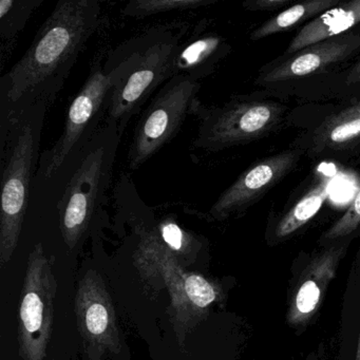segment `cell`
Returning a JSON list of instances; mask_svg holds the SVG:
<instances>
[{
  "label": "cell",
  "mask_w": 360,
  "mask_h": 360,
  "mask_svg": "<svg viewBox=\"0 0 360 360\" xmlns=\"http://www.w3.org/2000/svg\"><path fill=\"white\" fill-rule=\"evenodd\" d=\"M101 24L98 0L58 1L26 53L0 79V122L37 103L50 106Z\"/></svg>",
  "instance_id": "obj_1"
},
{
  "label": "cell",
  "mask_w": 360,
  "mask_h": 360,
  "mask_svg": "<svg viewBox=\"0 0 360 360\" xmlns=\"http://www.w3.org/2000/svg\"><path fill=\"white\" fill-rule=\"evenodd\" d=\"M283 108L264 101L235 100L224 106L206 108L202 105L195 148L223 150L266 136L283 119Z\"/></svg>",
  "instance_id": "obj_7"
},
{
  "label": "cell",
  "mask_w": 360,
  "mask_h": 360,
  "mask_svg": "<svg viewBox=\"0 0 360 360\" xmlns=\"http://www.w3.org/2000/svg\"><path fill=\"white\" fill-rule=\"evenodd\" d=\"M360 75V60L353 67L352 69L351 73H349V77H347V83L351 84V82L353 79H355L356 77H359Z\"/></svg>",
  "instance_id": "obj_24"
},
{
  "label": "cell",
  "mask_w": 360,
  "mask_h": 360,
  "mask_svg": "<svg viewBox=\"0 0 360 360\" xmlns=\"http://www.w3.org/2000/svg\"><path fill=\"white\" fill-rule=\"evenodd\" d=\"M121 138L117 126L105 120L89 142L72 153L54 174L64 186L58 205L66 235L71 239L85 231L107 199Z\"/></svg>",
  "instance_id": "obj_4"
},
{
  "label": "cell",
  "mask_w": 360,
  "mask_h": 360,
  "mask_svg": "<svg viewBox=\"0 0 360 360\" xmlns=\"http://www.w3.org/2000/svg\"><path fill=\"white\" fill-rule=\"evenodd\" d=\"M112 88V79L104 67L92 66L83 87L67 110L62 136L41 155L35 179L48 180L53 176L72 153L89 142L103 125L102 120L106 119Z\"/></svg>",
  "instance_id": "obj_6"
},
{
  "label": "cell",
  "mask_w": 360,
  "mask_h": 360,
  "mask_svg": "<svg viewBox=\"0 0 360 360\" xmlns=\"http://www.w3.org/2000/svg\"><path fill=\"white\" fill-rule=\"evenodd\" d=\"M360 48V35L345 33L304 48L259 77L261 85L281 83L320 72L342 62Z\"/></svg>",
  "instance_id": "obj_9"
},
{
  "label": "cell",
  "mask_w": 360,
  "mask_h": 360,
  "mask_svg": "<svg viewBox=\"0 0 360 360\" xmlns=\"http://www.w3.org/2000/svg\"><path fill=\"white\" fill-rule=\"evenodd\" d=\"M292 3V0H248L243 7L250 11H275Z\"/></svg>",
  "instance_id": "obj_23"
},
{
  "label": "cell",
  "mask_w": 360,
  "mask_h": 360,
  "mask_svg": "<svg viewBox=\"0 0 360 360\" xmlns=\"http://www.w3.org/2000/svg\"><path fill=\"white\" fill-rule=\"evenodd\" d=\"M355 360H360V336L358 339L357 352H356Z\"/></svg>",
  "instance_id": "obj_25"
},
{
  "label": "cell",
  "mask_w": 360,
  "mask_h": 360,
  "mask_svg": "<svg viewBox=\"0 0 360 360\" xmlns=\"http://www.w3.org/2000/svg\"><path fill=\"white\" fill-rule=\"evenodd\" d=\"M186 30L185 25L155 27L122 44L107 58L103 67L113 88L105 120L113 122L121 136L145 103L176 75L174 65Z\"/></svg>",
  "instance_id": "obj_2"
},
{
  "label": "cell",
  "mask_w": 360,
  "mask_h": 360,
  "mask_svg": "<svg viewBox=\"0 0 360 360\" xmlns=\"http://www.w3.org/2000/svg\"><path fill=\"white\" fill-rule=\"evenodd\" d=\"M162 238L164 242L172 250H179L182 248L184 233L176 223L172 221L164 223L161 227Z\"/></svg>",
  "instance_id": "obj_22"
},
{
  "label": "cell",
  "mask_w": 360,
  "mask_h": 360,
  "mask_svg": "<svg viewBox=\"0 0 360 360\" xmlns=\"http://www.w3.org/2000/svg\"><path fill=\"white\" fill-rule=\"evenodd\" d=\"M225 51V41L220 35L195 34L184 41L174 65V75L200 79L212 73Z\"/></svg>",
  "instance_id": "obj_12"
},
{
  "label": "cell",
  "mask_w": 360,
  "mask_h": 360,
  "mask_svg": "<svg viewBox=\"0 0 360 360\" xmlns=\"http://www.w3.org/2000/svg\"><path fill=\"white\" fill-rule=\"evenodd\" d=\"M330 195V181L328 179L318 183L309 193H305L292 210L279 221L276 227L277 238H285L307 224L319 212Z\"/></svg>",
  "instance_id": "obj_15"
},
{
  "label": "cell",
  "mask_w": 360,
  "mask_h": 360,
  "mask_svg": "<svg viewBox=\"0 0 360 360\" xmlns=\"http://www.w3.org/2000/svg\"><path fill=\"white\" fill-rule=\"evenodd\" d=\"M43 0H1L0 1V39L1 54L9 53L20 33Z\"/></svg>",
  "instance_id": "obj_16"
},
{
  "label": "cell",
  "mask_w": 360,
  "mask_h": 360,
  "mask_svg": "<svg viewBox=\"0 0 360 360\" xmlns=\"http://www.w3.org/2000/svg\"><path fill=\"white\" fill-rule=\"evenodd\" d=\"M201 82L174 75L142 111L128 150L130 169H138L180 131L189 115H197Z\"/></svg>",
  "instance_id": "obj_5"
},
{
  "label": "cell",
  "mask_w": 360,
  "mask_h": 360,
  "mask_svg": "<svg viewBox=\"0 0 360 360\" xmlns=\"http://www.w3.org/2000/svg\"><path fill=\"white\" fill-rule=\"evenodd\" d=\"M343 250V246H333L316 256L305 267L288 309V319L292 326L309 321L319 309Z\"/></svg>",
  "instance_id": "obj_10"
},
{
  "label": "cell",
  "mask_w": 360,
  "mask_h": 360,
  "mask_svg": "<svg viewBox=\"0 0 360 360\" xmlns=\"http://www.w3.org/2000/svg\"><path fill=\"white\" fill-rule=\"evenodd\" d=\"M108 311L104 305L94 303L88 309L86 314V324L91 334H103L108 326Z\"/></svg>",
  "instance_id": "obj_21"
},
{
  "label": "cell",
  "mask_w": 360,
  "mask_h": 360,
  "mask_svg": "<svg viewBox=\"0 0 360 360\" xmlns=\"http://www.w3.org/2000/svg\"><path fill=\"white\" fill-rule=\"evenodd\" d=\"M356 83H360V75H359V77H356L355 79H353V81L351 82V84H356Z\"/></svg>",
  "instance_id": "obj_26"
},
{
  "label": "cell",
  "mask_w": 360,
  "mask_h": 360,
  "mask_svg": "<svg viewBox=\"0 0 360 360\" xmlns=\"http://www.w3.org/2000/svg\"><path fill=\"white\" fill-rule=\"evenodd\" d=\"M217 3V0H131L122 13L128 18H146L172 11L198 9Z\"/></svg>",
  "instance_id": "obj_17"
},
{
  "label": "cell",
  "mask_w": 360,
  "mask_h": 360,
  "mask_svg": "<svg viewBox=\"0 0 360 360\" xmlns=\"http://www.w3.org/2000/svg\"><path fill=\"white\" fill-rule=\"evenodd\" d=\"M48 108L37 103L0 122L1 238L8 248L15 243L28 207Z\"/></svg>",
  "instance_id": "obj_3"
},
{
  "label": "cell",
  "mask_w": 360,
  "mask_h": 360,
  "mask_svg": "<svg viewBox=\"0 0 360 360\" xmlns=\"http://www.w3.org/2000/svg\"><path fill=\"white\" fill-rule=\"evenodd\" d=\"M299 153L284 151L261 160L243 172L217 200L212 214L219 219L246 210L275 186L298 163Z\"/></svg>",
  "instance_id": "obj_8"
},
{
  "label": "cell",
  "mask_w": 360,
  "mask_h": 360,
  "mask_svg": "<svg viewBox=\"0 0 360 360\" xmlns=\"http://www.w3.org/2000/svg\"><path fill=\"white\" fill-rule=\"evenodd\" d=\"M339 4V0H311L296 4L261 25L250 34V39L259 41L271 35L285 32L304 20L321 15Z\"/></svg>",
  "instance_id": "obj_14"
},
{
  "label": "cell",
  "mask_w": 360,
  "mask_h": 360,
  "mask_svg": "<svg viewBox=\"0 0 360 360\" xmlns=\"http://www.w3.org/2000/svg\"><path fill=\"white\" fill-rule=\"evenodd\" d=\"M44 304L39 295L30 292L24 297L20 309V317L29 334H34L43 326Z\"/></svg>",
  "instance_id": "obj_19"
},
{
  "label": "cell",
  "mask_w": 360,
  "mask_h": 360,
  "mask_svg": "<svg viewBox=\"0 0 360 360\" xmlns=\"http://www.w3.org/2000/svg\"><path fill=\"white\" fill-rule=\"evenodd\" d=\"M360 22V0L340 3L305 25L290 41L286 53L295 54L326 39L345 34Z\"/></svg>",
  "instance_id": "obj_11"
},
{
  "label": "cell",
  "mask_w": 360,
  "mask_h": 360,
  "mask_svg": "<svg viewBox=\"0 0 360 360\" xmlns=\"http://www.w3.org/2000/svg\"><path fill=\"white\" fill-rule=\"evenodd\" d=\"M360 140V102L328 117L314 134V146L342 149Z\"/></svg>",
  "instance_id": "obj_13"
},
{
  "label": "cell",
  "mask_w": 360,
  "mask_h": 360,
  "mask_svg": "<svg viewBox=\"0 0 360 360\" xmlns=\"http://www.w3.org/2000/svg\"><path fill=\"white\" fill-rule=\"evenodd\" d=\"M360 226V189L353 201L349 204L347 212L338 221L330 226V229L323 235L326 241L336 240L339 238L347 237L349 233Z\"/></svg>",
  "instance_id": "obj_18"
},
{
  "label": "cell",
  "mask_w": 360,
  "mask_h": 360,
  "mask_svg": "<svg viewBox=\"0 0 360 360\" xmlns=\"http://www.w3.org/2000/svg\"><path fill=\"white\" fill-rule=\"evenodd\" d=\"M187 296L197 307H206L216 299L214 288L200 276H189L185 281Z\"/></svg>",
  "instance_id": "obj_20"
}]
</instances>
